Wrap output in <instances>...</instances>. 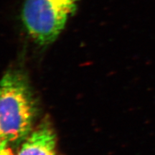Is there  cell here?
Here are the masks:
<instances>
[{"instance_id": "3957f363", "label": "cell", "mask_w": 155, "mask_h": 155, "mask_svg": "<svg viewBox=\"0 0 155 155\" xmlns=\"http://www.w3.org/2000/svg\"><path fill=\"white\" fill-rule=\"evenodd\" d=\"M17 155H56V136L48 122H43L25 139Z\"/></svg>"}, {"instance_id": "5b68a950", "label": "cell", "mask_w": 155, "mask_h": 155, "mask_svg": "<svg viewBox=\"0 0 155 155\" xmlns=\"http://www.w3.org/2000/svg\"><path fill=\"white\" fill-rule=\"evenodd\" d=\"M2 155H13V154H12V152H11V151H10V150H9V149H7V150H6V151H5V152H4V153H3V154H2Z\"/></svg>"}, {"instance_id": "6da1fadb", "label": "cell", "mask_w": 155, "mask_h": 155, "mask_svg": "<svg viewBox=\"0 0 155 155\" xmlns=\"http://www.w3.org/2000/svg\"><path fill=\"white\" fill-rule=\"evenodd\" d=\"M35 117V104L24 76L9 71L0 81V134L9 142L25 139Z\"/></svg>"}, {"instance_id": "7a4b0ae2", "label": "cell", "mask_w": 155, "mask_h": 155, "mask_svg": "<svg viewBox=\"0 0 155 155\" xmlns=\"http://www.w3.org/2000/svg\"><path fill=\"white\" fill-rule=\"evenodd\" d=\"M81 0H25L21 19L36 43L48 45L55 41L75 13Z\"/></svg>"}, {"instance_id": "277c9868", "label": "cell", "mask_w": 155, "mask_h": 155, "mask_svg": "<svg viewBox=\"0 0 155 155\" xmlns=\"http://www.w3.org/2000/svg\"><path fill=\"white\" fill-rule=\"evenodd\" d=\"M8 141L2 137V135L0 134V155H2L6 150H7V144Z\"/></svg>"}]
</instances>
